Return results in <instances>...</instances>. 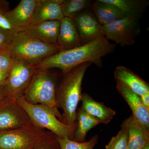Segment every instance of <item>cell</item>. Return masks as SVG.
Wrapping results in <instances>:
<instances>
[{
  "label": "cell",
  "mask_w": 149,
  "mask_h": 149,
  "mask_svg": "<svg viewBox=\"0 0 149 149\" xmlns=\"http://www.w3.org/2000/svg\"><path fill=\"white\" fill-rule=\"evenodd\" d=\"M115 45L109 42L105 37L77 47L60 51L44 59L35 65L36 69L58 68L63 75L83 63H90L101 67L103 57L115 50Z\"/></svg>",
  "instance_id": "cell-1"
},
{
  "label": "cell",
  "mask_w": 149,
  "mask_h": 149,
  "mask_svg": "<svg viewBox=\"0 0 149 149\" xmlns=\"http://www.w3.org/2000/svg\"><path fill=\"white\" fill-rule=\"evenodd\" d=\"M92 64L85 63L68 72L56 89V103L63 111V122L68 125L76 122L77 109L82 96V85L85 72Z\"/></svg>",
  "instance_id": "cell-2"
},
{
  "label": "cell",
  "mask_w": 149,
  "mask_h": 149,
  "mask_svg": "<svg viewBox=\"0 0 149 149\" xmlns=\"http://www.w3.org/2000/svg\"><path fill=\"white\" fill-rule=\"evenodd\" d=\"M17 100L37 127L47 129L57 137L68 138L73 140L77 126V121L73 125H66L61 121L56 113L49 107L40 104L29 103L23 97H19Z\"/></svg>",
  "instance_id": "cell-3"
},
{
  "label": "cell",
  "mask_w": 149,
  "mask_h": 149,
  "mask_svg": "<svg viewBox=\"0 0 149 149\" xmlns=\"http://www.w3.org/2000/svg\"><path fill=\"white\" fill-rule=\"evenodd\" d=\"M56 74L46 69H37L23 97L29 103L45 105L52 109L63 122L62 116L56 103Z\"/></svg>",
  "instance_id": "cell-4"
},
{
  "label": "cell",
  "mask_w": 149,
  "mask_h": 149,
  "mask_svg": "<svg viewBox=\"0 0 149 149\" xmlns=\"http://www.w3.org/2000/svg\"><path fill=\"white\" fill-rule=\"evenodd\" d=\"M9 50L15 58L34 65L61 51L57 45L46 44L22 31L15 33Z\"/></svg>",
  "instance_id": "cell-5"
},
{
  "label": "cell",
  "mask_w": 149,
  "mask_h": 149,
  "mask_svg": "<svg viewBox=\"0 0 149 149\" xmlns=\"http://www.w3.org/2000/svg\"><path fill=\"white\" fill-rule=\"evenodd\" d=\"M35 125L0 132V149H32L49 136Z\"/></svg>",
  "instance_id": "cell-6"
},
{
  "label": "cell",
  "mask_w": 149,
  "mask_h": 149,
  "mask_svg": "<svg viewBox=\"0 0 149 149\" xmlns=\"http://www.w3.org/2000/svg\"><path fill=\"white\" fill-rule=\"evenodd\" d=\"M36 70L33 63L15 58L8 76L3 85L6 97L16 99L23 97Z\"/></svg>",
  "instance_id": "cell-7"
},
{
  "label": "cell",
  "mask_w": 149,
  "mask_h": 149,
  "mask_svg": "<svg viewBox=\"0 0 149 149\" xmlns=\"http://www.w3.org/2000/svg\"><path fill=\"white\" fill-rule=\"evenodd\" d=\"M105 37L122 47L133 45L140 33L139 20L129 17L102 25Z\"/></svg>",
  "instance_id": "cell-8"
},
{
  "label": "cell",
  "mask_w": 149,
  "mask_h": 149,
  "mask_svg": "<svg viewBox=\"0 0 149 149\" xmlns=\"http://www.w3.org/2000/svg\"><path fill=\"white\" fill-rule=\"evenodd\" d=\"M35 125L17 99L6 97L0 101V132Z\"/></svg>",
  "instance_id": "cell-9"
},
{
  "label": "cell",
  "mask_w": 149,
  "mask_h": 149,
  "mask_svg": "<svg viewBox=\"0 0 149 149\" xmlns=\"http://www.w3.org/2000/svg\"><path fill=\"white\" fill-rule=\"evenodd\" d=\"M82 45L105 37L102 25L90 8L73 19Z\"/></svg>",
  "instance_id": "cell-10"
},
{
  "label": "cell",
  "mask_w": 149,
  "mask_h": 149,
  "mask_svg": "<svg viewBox=\"0 0 149 149\" xmlns=\"http://www.w3.org/2000/svg\"><path fill=\"white\" fill-rule=\"evenodd\" d=\"M39 0H21L18 5L7 13L11 23L19 31L30 26Z\"/></svg>",
  "instance_id": "cell-11"
},
{
  "label": "cell",
  "mask_w": 149,
  "mask_h": 149,
  "mask_svg": "<svg viewBox=\"0 0 149 149\" xmlns=\"http://www.w3.org/2000/svg\"><path fill=\"white\" fill-rule=\"evenodd\" d=\"M116 88L130 107L134 118L149 130V110L143 105L140 96L118 82Z\"/></svg>",
  "instance_id": "cell-12"
},
{
  "label": "cell",
  "mask_w": 149,
  "mask_h": 149,
  "mask_svg": "<svg viewBox=\"0 0 149 149\" xmlns=\"http://www.w3.org/2000/svg\"><path fill=\"white\" fill-rule=\"evenodd\" d=\"M63 0H39L30 26L47 21H61L64 17L61 5Z\"/></svg>",
  "instance_id": "cell-13"
},
{
  "label": "cell",
  "mask_w": 149,
  "mask_h": 149,
  "mask_svg": "<svg viewBox=\"0 0 149 149\" xmlns=\"http://www.w3.org/2000/svg\"><path fill=\"white\" fill-rule=\"evenodd\" d=\"M114 76L116 82L125 85L139 96L149 93V83L125 66L116 67Z\"/></svg>",
  "instance_id": "cell-14"
},
{
  "label": "cell",
  "mask_w": 149,
  "mask_h": 149,
  "mask_svg": "<svg viewBox=\"0 0 149 149\" xmlns=\"http://www.w3.org/2000/svg\"><path fill=\"white\" fill-rule=\"evenodd\" d=\"M56 45L61 51L82 45L77 27L72 19L64 17L60 21Z\"/></svg>",
  "instance_id": "cell-15"
},
{
  "label": "cell",
  "mask_w": 149,
  "mask_h": 149,
  "mask_svg": "<svg viewBox=\"0 0 149 149\" xmlns=\"http://www.w3.org/2000/svg\"><path fill=\"white\" fill-rule=\"evenodd\" d=\"M60 25V21H45L29 26L22 31L46 44L56 45Z\"/></svg>",
  "instance_id": "cell-16"
},
{
  "label": "cell",
  "mask_w": 149,
  "mask_h": 149,
  "mask_svg": "<svg viewBox=\"0 0 149 149\" xmlns=\"http://www.w3.org/2000/svg\"><path fill=\"white\" fill-rule=\"evenodd\" d=\"M128 131V149H142L149 143V130L130 116L122 123Z\"/></svg>",
  "instance_id": "cell-17"
},
{
  "label": "cell",
  "mask_w": 149,
  "mask_h": 149,
  "mask_svg": "<svg viewBox=\"0 0 149 149\" xmlns=\"http://www.w3.org/2000/svg\"><path fill=\"white\" fill-rule=\"evenodd\" d=\"M81 108L88 114L98 119L101 123L107 124L116 115L113 109L105 105L104 103L95 100L87 93H82Z\"/></svg>",
  "instance_id": "cell-18"
},
{
  "label": "cell",
  "mask_w": 149,
  "mask_h": 149,
  "mask_svg": "<svg viewBox=\"0 0 149 149\" xmlns=\"http://www.w3.org/2000/svg\"><path fill=\"white\" fill-rule=\"evenodd\" d=\"M91 8L98 21L102 25H105L126 17V15L117 7L97 0L92 3Z\"/></svg>",
  "instance_id": "cell-19"
},
{
  "label": "cell",
  "mask_w": 149,
  "mask_h": 149,
  "mask_svg": "<svg viewBox=\"0 0 149 149\" xmlns=\"http://www.w3.org/2000/svg\"><path fill=\"white\" fill-rule=\"evenodd\" d=\"M117 7L126 17L139 20L148 7L149 2L147 0H103Z\"/></svg>",
  "instance_id": "cell-20"
},
{
  "label": "cell",
  "mask_w": 149,
  "mask_h": 149,
  "mask_svg": "<svg viewBox=\"0 0 149 149\" xmlns=\"http://www.w3.org/2000/svg\"><path fill=\"white\" fill-rule=\"evenodd\" d=\"M76 121L77 126L73 136V141L78 142L85 141L88 131L101 123L97 118L88 114L81 107L77 111Z\"/></svg>",
  "instance_id": "cell-21"
},
{
  "label": "cell",
  "mask_w": 149,
  "mask_h": 149,
  "mask_svg": "<svg viewBox=\"0 0 149 149\" xmlns=\"http://www.w3.org/2000/svg\"><path fill=\"white\" fill-rule=\"evenodd\" d=\"M92 3L90 0H63L61 5L63 15L73 19L90 8Z\"/></svg>",
  "instance_id": "cell-22"
},
{
  "label": "cell",
  "mask_w": 149,
  "mask_h": 149,
  "mask_svg": "<svg viewBox=\"0 0 149 149\" xmlns=\"http://www.w3.org/2000/svg\"><path fill=\"white\" fill-rule=\"evenodd\" d=\"M61 149H93L98 143V136L95 135L89 141L78 142L68 138L57 137Z\"/></svg>",
  "instance_id": "cell-23"
},
{
  "label": "cell",
  "mask_w": 149,
  "mask_h": 149,
  "mask_svg": "<svg viewBox=\"0 0 149 149\" xmlns=\"http://www.w3.org/2000/svg\"><path fill=\"white\" fill-rule=\"evenodd\" d=\"M128 134L126 126L122 124L121 129L116 136L112 137L105 149H128Z\"/></svg>",
  "instance_id": "cell-24"
},
{
  "label": "cell",
  "mask_w": 149,
  "mask_h": 149,
  "mask_svg": "<svg viewBox=\"0 0 149 149\" xmlns=\"http://www.w3.org/2000/svg\"><path fill=\"white\" fill-rule=\"evenodd\" d=\"M9 10V3L4 0H0V28L14 32H19L10 23L7 17V13Z\"/></svg>",
  "instance_id": "cell-25"
},
{
  "label": "cell",
  "mask_w": 149,
  "mask_h": 149,
  "mask_svg": "<svg viewBox=\"0 0 149 149\" xmlns=\"http://www.w3.org/2000/svg\"><path fill=\"white\" fill-rule=\"evenodd\" d=\"M15 33L0 28V52L8 49L11 47Z\"/></svg>",
  "instance_id": "cell-26"
},
{
  "label": "cell",
  "mask_w": 149,
  "mask_h": 149,
  "mask_svg": "<svg viewBox=\"0 0 149 149\" xmlns=\"http://www.w3.org/2000/svg\"><path fill=\"white\" fill-rule=\"evenodd\" d=\"M32 149H61L56 136L52 133Z\"/></svg>",
  "instance_id": "cell-27"
},
{
  "label": "cell",
  "mask_w": 149,
  "mask_h": 149,
  "mask_svg": "<svg viewBox=\"0 0 149 149\" xmlns=\"http://www.w3.org/2000/svg\"><path fill=\"white\" fill-rule=\"evenodd\" d=\"M14 59L9 49L0 52V70L9 72Z\"/></svg>",
  "instance_id": "cell-28"
},
{
  "label": "cell",
  "mask_w": 149,
  "mask_h": 149,
  "mask_svg": "<svg viewBox=\"0 0 149 149\" xmlns=\"http://www.w3.org/2000/svg\"><path fill=\"white\" fill-rule=\"evenodd\" d=\"M141 102L147 109L149 110V93L140 96Z\"/></svg>",
  "instance_id": "cell-29"
},
{
  "label": "cell",
  "mask_w": 149,
  "mask_h": 149,
  "mask_svg": "<svg viewBox=\"0 0 149 149\" xmlns=\"http://www.w3.org/2000/svg\"><path fill=\"white\" fill-rule=\"evenodd\" d=\"M9 72L0 70V85H3L8 76Z\"/></svg>",
  "instance_id": "cell-30"
},
{
  "label": "cell",
  "mask_w": 149,
  "mask_h": 149,
  "mask_svg": "<svg viewBox=\"0 0 149 149\" xmlns=\"http://www.w3.org/2000/svg\"><path fill=\"white\" fill-rule=\"evenodd\" d=\"M6 96L4 91L3 85H0V101L1 100Z\"/></svg>",
  "instance_id": "cell-31"
},
{
  "label": "cell",
  "mask_w": 149,
  "mask_h": 149,
  "mask_svg": "<svg viewBox=\"0 0 149 149\" xmlns=\"http://www.w3.org/2000/svg\"><path fill=\"white\" fill-rule=\"evenodd\" d=\"M142 149H149V143L147 144Z\"/></svg>",
  "instance_id": "cell-32"
}]
</instances>
